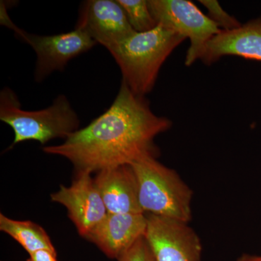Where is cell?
<instances>
[{
  "label": "cell",
  "mask_w": 261,
  "mask_h": 261,
  "mask_svg": "<svg viewBox=\"0 0 261 261\" xmlns=\"http://www.w3.org/2000/svg\"><path fill=\"white\" fill-rule=\"evenodd\" d=\"M172 124L169 118L152 112L145 97L133 93L121 82L106 112L73 132L61 145L47 146L43 151L68 160L76 173H97L149 156L159 157L154 139Z\"/></svg>",
  "instance_id": "6da1fadb"
},
{
  "label": "cell",
  "mask_w": 261,
  "mask_h": 261,
  "mask_svg": "<svg viewBox=\"0 0 261 261\" xmlns=\"http://www.w3.org/2000/svg\"><path fill=\"white\" fill-rule=\"evenodd\" d=\"M186 39L158 25L149 32H135L108 51L121 69L122 82L133 93L145 97L153 89L163 63Z\"/></svg>",
  "instance_id": "7a4b0ae2"
},
{
  "label": "cell",
  "mask_w": 261,
  "mask_h": 261,
  "mask_svg": "<svg viewBox=\"0 0 261 261\" xmlns=\"http://www.w3.org/2000/svg\"><path fill=\"white\" fill-rule=\"evenodd\" d=\"M0 120L14 132L10 148L25 141H37L42 145L54 139L68 138L79 130L80 121L68 98L59 95L51 106L39 111L21 107L14 91L5 87L0 93Z\"/></svg>",
  "instance_id": "3957f363"
},
{
  "label": "cell",
  "mask_w": 261,
  "mask_h": 261,
  "mask_svg": "<svg viewBox=\"0 0 261 261\" xmlns=\"http://www.w3.org/2000/svg\"><path fill=\"white\" fill-rule=\"evenodd\" d=\"M142 213L189 223L193 192L176 171L149 156L130 164Z\"/></svg>",
  "instance_id": "277c9868"
},
{
  "label": "cell",
  "mask_w": 261,
  "mask_h": 261,
  "mask_svg": "<svg viewBox=\"0 0 261 261\" xmlns=\"http://www.w3.org/2000/svg\"><path fill=\"white\" fill-rule=\"evenodd\" d=\"M151 13L158 25L190 39L185 65L200 60L207 43L221 29L193 3L188 0H148Z\"/></svg>",
  "instance_id": "5b68a950"
},
{
  "label": "cell",
  "mask_w": 261,
  "mask_h": 261,
  "mask_svg": "<svg viewBox=\"0 0 261 261\" xmlns=\"http://www.w3.org/2000/svg\"><path fill=\"white\" fill-rule=\"evenodd\" d=\"M2 24L13 29L18 37L34 49L37 55L35 80L42 82L56 70H62L67 63L92 49L97 42L87 33L75 29L71 32L51 36L31 34L19 29L2 8Z\"/></svg>",
  "instance_id": "8992f818"
},
{
  "label": "cell",
  "mask_w": 261,
  "mask_h": 261,
  "mask_svg": "<svg viewBox=\"0 0 261 261\" xmlns=\"http://www.w3.org/2000/svg\"><path fill=\"white\" fill-rule=\"evenodd\" d=\"M145 215V238L156 261H201L202 243L189 223Z\"/></svg>",
  "instance_id": "52a82bcc"
},
{
  "label": "cell",
  "mask_w": 261,
  "mask_h": 261,
  "mask_svg": "<svg viewBox=\"0 0 261 261\" xmlns=\"http://www.w3.org/2000/svg\"><path fill=\"white\" fill-rule=\"evenodd\" d=\"M51 200L68 211V216L84 238L102 222L108 214L94 178L89 173H76L70 187L61 185Z\"/></svg>",
  "instance_id": "ba28073f"
},
{
  "label": "cell",
  "mask_w": 261,
  "mask_h": 261,
  "mask_svg": "<svg viewBox=\"0 0 261 261\" xmlns=\"http://www.w3.org/2000/svg\"><path fill=\"white\" fill-rule=\"evenodd\" d=\"M75 28L87 33L108 50L136 32L117 0L84 2Z\"/></svg>",
  "instance_id": "9c48e42d"
},
{
  "label": "cell",
  "mask_w": 261,
  "mask_h": 261,
  "mask_svg": "<svg viewBox=\"0 0 261 261\" xmlns=\"http://www.w3.org/2000/svg\"><path fill=\"white\" fill-rule=\"evenodd\" d=\"M147 226L145 214H108L86 239L108 257L118 259L145 236Z\"/></svg>",
  "instance_id": "30bf717a"
},
{
  "label": "cell",
  "mask_w": 261,
  "mask_h": 261,
  "mask_svg": "<svg viewBox=\"0 0 261 261\" xmlns=\"http://www.w3.org/2000/svg\"><path fill=\"white\" fill-rule=\"evenodd\" d=\"M225 56L261 62V16L232 31H221L207 43L200 61L211 65Z\"/></svg>",
  "instance_id": "8fae6325"
},
{
  "label": "cell",
  "mask_w": 261,
  "mask_h": 261,
  "mask_svg": "<svg viewBox=\"0 0 261 261\" xmlns=\"http://www.w3.org/2000/svg\"><path fill=\"white\" fill-rule=\"evenodd\" d=\"M94 180L108 214H143L137 178L130 165L102 170Z\"/></svg>",
  "instance_id": "7c38bea8"
},
{
  "label": "cell",
  "mask_w": 261,
  "mask_h": 261,
  "mask_svg": "<svg viewBox=\"0 0 261 261\" xmlns=\"http://www.w3.org/2000/svg\"><path fill=\"white\" fill-rule=\"evenodd\" d=\"M0 230L18 242L29 254L39 250L56 252L45 230L30 221H16L0 214Z\"/></svg>",
  "instance_id": "4fadbf2b"
},
{
  "label": "cell",
  "mask_w": 261,
  "mask_h": 261,
  "mask_svg": "<svg viewBox=\"0 0 261 261\" xmlns=\"http://www.w3.org/2000/svg\"><path fill=\"white\" fill-rule=\"evenodd\" d=\"M117 2L124 10L130 25L136 32H149L157 27L147 0H117Z\"/></svg>",
  "instance_id": "5bb4252c"
},
{
  "label": "cell",
  "mask_w": 261,
  "mask_h": 261,
  "mask_svg": "<svg viewBox=\"0 0 261 261\" xmlns=\"http://www.w3.org/2000/svg\"><path fill=\"white\" fill-rule=\"evenodd\" d=\"M200 3L207 10V17L214 21L221 31L228 32L238 29L242 23L223 9L219 2L216 0H200Z\"/></svg>",
  "instance_id": "9a60e30c"
},
{
  "label": "cell",
  "mask_w": 261,
  "mask_h": 261,
  "mask_svg": "<svg viewBox=\"0 0 261 261\" xmlns=\"http://www.w3.org/2000/svg\"><path fill=\"white\" fill-rule=\"evenodd\" d=\"M118 261H156L145 236L142 237L121 255Z\"/></svg>",
  "instance_id": "2e32d148"
},
{
  "label": "cell",
  "mask_w": 261,
  "mask_h": 261,
  "mask_svg": "<svg viewBox=\"0 0 261 261\" xmlns=\"http://www.w3.org/2000/svg\"><path fill=\"white\" fill-rule=\"evenodd\" d=\"M30 257L27 261H58L57 252L49 250H39L29 254Z\"/></svg>",
  "instance_id": "e0dca14e"
},
{
  "label": "cell",
  "mask_w": 261,
  "mask_h": 261,
  "mask_svg": "<svg viewBox=\"0 0 261 261\" xmlns=\"http://www.w3.org/2000/svg\"><path fill=\"white\" fill-rule=\"evenodd\" d=\"M238 261H261V255H252L243 254L239 257Z\"/></svg>",
  "instance_id": "ac0fdd59"
}]
</instances>
